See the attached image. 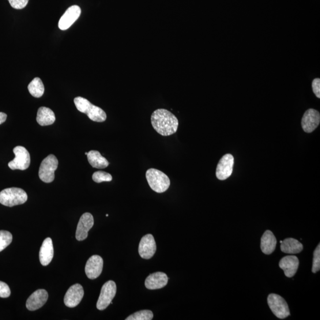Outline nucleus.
<instances>
[{
  "instance_id": "nucleus-18",
  "label": "nucleus",
  "mask_w": 320,
  "mask_h": 320,
  "mask_svg": "<svg viewBox=\"0 0 320 320\" xmlns=\"http://www.w3.org/2000/svg\"><path fill=\"white\" fill-rule=\"evenodd\" d=\"M168 280L166 274L160 272L154 273L146 278L145 287L151 290L163 288L167 285Z\"/></svg>"
},
{
  "instance_id": "nucleus-12",
  "label": "nucleus",
  "mask_w": 320,
  "mask_h": 320,
  "mask_svg": "<svg viewBox=\"0 0 320 320\" xmlns=\"http://www.w3.org/2000/svg\"><path fill=\"white\" fill-rule=\"evenodd\" d=\"M81 13L80 7L76 5L70 7L60 18L58 23L59 28L62 31H66L70 28L80 17Z\"/></svg>"
},
{
  "instance_id": "nucleus-21",
  "label": "nucleus",
  "mask_w": 320,
  "mask_h": 320,
  "mask_svg": "<svg viewBox=\"0 0 320 320\" xmlns=\"http://www.w3.org/2000/svg\"><path fill=\"white\" fill-rule=\"evenodd\" d=\"M55 115L50 108L40 107L37 111L36 120L40 126L51 125L55 121Z\"/></svg>"
},
{
  "instance_id": "nucleus-32",
  "label": "nucleus",
  "mask_w": 320,
  "mask_h": 320,
  "mask_svg": "<svg viewBox=\"0 0 320 320\" xmlns=\"http://www.w3.org/2000/svg\"><path fill=\"white\" fill-rule=\"evenodd\" d=\"M7 115L3 112H0V125L5 122L7 119Z\"/></svg>"
},
{
  "instance_id": "nucleus-30",
  "label": "nucleus",
  "mask_w": 320,
  "mask_h": 320,
  "mask_svg": "<svg viewBox=\"0 0 320 320\" xmlns=\"http://www.w3.org/2000/svg\"><path fill=\"white\" fill-rule=\"evenodd\" d=\"M10 294V289L8 285L0 281V297L3 298H8Z\"/></svg>"
},
{
  "instance_id": "nucleus-22",
  "label": "nucleus",
  "mask_w": 320,
  "mask_h": 320,
  "mask_svg": "<svg viewBox=\"0 0 320 320\" xmlns=\"http://www.w3.org/2000/svg\"><path fill=\"white\" fill-rule=\"evenodd\" d=\"M282 252L287 254H298L303 250V245L299 241L289 238L282 241L281 245Z\"/></svg>"
},
{
  "instance_id": "nucleus-9",
  "label": "nucleus",
  "mask_w": 320,
  "mask_h": 320,
  "mask_svg": "<svg viewBox=\"0 0 320 320\" xmlns=\"http://www.w3.org/2000/svg\"><path fill=\"white\" fill-rule=\"evenodd\" d=\"M234 159L231 154H225L218 163L217 170V178L220 180H225L231 176L234 166Z\"/></svg>"
},
{
  "instance_id": "nucleus-1",
  "label": "nucleus",
  "mask_w": 320,
  "mask_h": 320,
  "mask_svg": "<svg viewBox=\"0 0 320 320\" xmlns=\"http://www.w3.org/2000/svg\"><path fill=\"white\" fill-rule=\"evenodd\" d=\"M151 120L154 129L162 136H170L178 131V118L166 109H159L154 111Z\"/></svg>"
},
{
  "instance_id": "nucleus-14",
  "label": "nucleus",
  "mask_w": 320,
  "mask_h": 320,
  "mask_svg": "<svg viewBox=\"0 0 320 320\" xmlns=\"http://www.w3.org/2000/svg\"><path fill=\"white\" fill-rule=\"evenodd\" d=\"M319 122V113L315 109H310L305 112L301 125L306 133H311L318 127Z\"/></svg>"
},
{
  "instance_id": "nucleus-13",
  "label": "nucleus",
  "mask_w": 320,
  "mask_h": 320,
  "mask_svg": "<svg viewBox=\"0 0 320 320\" xmlns=\"http://www.w3.org/2000/svg\"><path fill=\"white\" fill-rule=\"evenodd\" d=\"M156 250V243L152 234H149L142 237L138 248L139 254L142 258H152Z\"/></svg>"
},
{
  "instance_id": "nucleus-7",
  "label": "nucleus",
  "mask_w": 320,
  "mask_h": 320,
  "mask_svg": "<svg viewBox=\"0 0 320 320\" xmlns=\"http://www.w3.org/2000/svg\"><path fill=\"white\" fill-rule=\"evenodd\" d=\"M267 303L270 310L278 318L284 319L290 315L288 305L282 296L272 293L267 298Z\"/></svg>"
},
{
  "instance_id": "nucleus-29",
  "label": "nucleus",
  "mask_w": 320,
  "mask_h": 320,
  "mask_svg": "<svg viewBox=\"0 0 320 320\" xmlns=\"http://www.w3.org/2000/svg\"><path fill=\"white\" fill-rule=\"evenodd\" d=\"M9 2L13 8L20 10L28 5L29 0H9Z\"/></svg>"
},
{
  "instance_id": "nucleus-4",
  "label": "nucleus",
  "mask_w": 320,
  "mask_h": 320,
  "mask_svg": "<svg viewBox=\"0 0 320 320\" xmlns=\"http://www.w3.org/2000/svg\"><path fill=\"white\" fill-rule=\"evenodd\" d=\"M27 200V194L20 188H7L0 192V203L6 206L24 204Z\"/></svg>"
},
{
  "instance_id": "nucleus-23",
  "label": "nucleus",
  "mask_w": 320,
  "mask_h": 320,
  "mask_svg": "<svg viewBox=\"0 0 320 320\" xmlns=\"http://www.w3.org/2000/svg\"><path fill=\"white\" fill-rule=\"evenodd\" d=\"M88 159L90 165L94 168H105L109 164L108 161L101 155L98 151L92 150L88 153Z\"/></svg>"
},
{
  "instance_id": "nucleus-16",
  "label": "nucleus",
  "mask_w": 320,
  "mask_h": 320,
  "mask_svg": "<svg viewBox=\"0 0 320 320\" xmlns=\"http://www.w3.org/2000/svg\"><path fill=\"white\" fill-rule=\"evenodd\" d=\"M48 298L46 290L38 289L34 292L26 301V306L29 311H35L43 307Z\"/></svg>"
},
{
  "instance_id": "nucleus-19",
  "label": "nucleus",
  "mask_w": 320,
  "mask_h": 320,
  "mask_svg": "<svg viewBox=\"0 0 320 320\" xmlns=\"http://www.w3.org/2000/svg\"><path fill=\"white\" fill-rule=\"evenodd\" d=\"M54 246L51 238H47L44 241L39 252V259L41 264L48 266L54 258Z\"/></svg>"
},
{
  "instance_id": "nucleus-6",
  "label": "nucleus",
  "mask_w": 320,
  "mask_h": 320,
  "mask_svg": "<svg viewBox=\"0 0 320 320\" xmlns=\"http://www.w3.org/2000/svg\"><path fill=\"white\" fill-rule=\"evenodd\" d=\"M15 159L9 162L8 165L11 170H25L31 164V156L28 151L22 146H17L13 149Z\"/></svg>"
},
{
  "instance_id": "nucleus-2",
  "label": "nucleus",
  "mask_w": 320,
  "mask_h": 320,
  "mask_svg": "<svg viewBox=\"0 0 320 320\" xmlns=\"http://www.w3.org/2000/svg\"><path fill=\"white\" fill-rule=\"evenodd\" d=\"M74 103L77 110L88 116L90 119L94 122H103L106 120V113L99 107L90 102L83 97H77L74 99Z\"/></svg>"
},
{
  "instance_id": "nucleus-34",
  "label": "nucleus",
  "mask_w": 320,
  "mask_h": 320,
  "mask_svg": "<svg viewBox=\"0 0 320 320\" xmlns=\"http://www.w3.org/2000/svg\"><path fill=\"white\" fill-rule=\"evenodd\" d=\"M106 217H108V216H109V215H108V214H106Z\"/></svg>"
},
{
  "instance_id": "nucleus-27",
  "label": "nucleus",
  "mask_w": 320,
  "mask_h": 320,
  "mask_svg": "<svg viewBox=\"0 0 320 320\" xmlns=\"http://www.w3.org/2000/svg\"><path fill=\"white\" fill-rule=\"evenodd\" d=\"M92 179L94 182L100 183L103 182H111L112 176L108 173L98 171L93 173Z\"/></svg>"
},
{
  "instance_id": "nucleus-31",
  "label": "nucleus",
  "mask_w": 320,
  "mask_h": 320,
  "mask_svg": "<svg viewBox=\"0 0 320 320\" xmlns=\"http://www.w3.org/2000/svg\"><path fill=\"white\" fill-rule=\"evenodd\" d=\"M312 91H313L315 95L319 99L320 98V79L319 78H315L312 82Z\"/></svg>"
},
{
  "instance_id": "nucleus-5",
  "label": "nucleus",
  "mask_w": 320,
  "mask_h": 320,
  "mask_svg": "<svg viewBox=\"0 0 320 320\" xmlns=\"http://www.w3.org/2000/svg\"><path fill=\"white\" fill-rule=\"evenodd\" d=\"M58 166V161L56 157L50 154L41 163L39 176L42 181L50 183L54 181L55 179V172Z\"/></svg>"
},
{
  "instance_id": "nucleus-28",
  "label": "nucleus",
  "mask_w": 320,
  "mask_h": 320,
  "mask_svg": "<svg viewBox=\"0 0 320 320\" xmlns=\"http://www.w3.org/2000/svg\"><path fill=\"white\" fill-rule=\"evenodd\" d=\"M320 269V245L316 248L314 252L313 263H312V272L315 273Z\"/></svg>"
},
{
  "instance_id": "nucleus-24",
  "label": "nucleus",
  "mask_w": 320,
  "mask_h": 320,
  "mask_svg": "<svg viewBox=\"0 0 320 320\" xmlns=\"http://www.w3.org/2000/svg\"><path fill=\"white\" fill-rule=\"evenodd\" d=\"M28 90L31 95L33 97L39 98L44 95L45 88L42 81L40 78L36 77L30 82Z\"/></svg>"
},
{
  "instance_id": "nucleus-8",
  "label": "nucleus",
  "mask_w": 320,
  "mask_h": 320,
  "mask_svg": "<svg viewBox=\"0 0 320 320\" xmlns=\"http://www.w3.org/2000/svg\"><path fill=\"white\" fill-rule=\"evenodd\" d=\"M116 285L113 281H109L105 283L101 288L99 300L97 303L98 310L102 311L112 303L116 295Z\"/></svg>"
},
{
  "instance_id": "nucleus-17",
  "label": "nucleus",
  "mask_w": 320,
  "mask_h": 320,
  "mask_svg": "<svg viewBox=\"0 0 320 320\" xmlns=\"http://www.w3.org/2000/svg\"><path fill=\"white\" fill-rule=\"evenodd\" d=\"M299 260L295 255H287L280 262V267L284 270L285 276L292 278L295 275L299 267Z\"/></svg>"
},
{
  "instance_id": "nucleus-10",
  "label": "nucleus",
  "mask_w": 320,
  "mask_h": 320,
  "mask_svg": "<svg viewBox=\"0 0 320 320\" xmlns=\"http://www.w3.org/2000/svg\"><path fill=\"white\" fill-rule=\"evenodd\" d=\"M84 296V289L80 284H75L68 290L63 301L66 306L69 308L77 307Z\"/></svg>"
},
{
  "instance_id": "nucleus-25",
  "label": "nucleus",
  "mask_w": 320,
  "mask_h": 320,
  "mask_svg": "<svg viewBox=\"0 0 320 320\" xmlns=\"http://www.w3.org/2000/svg\"><path fill=\"white\" fill-rule=\"evenodd\" d=\"M153 316L152 311L142 310L130 315L126 318V320H152Z\"/></svg>"
},
{
  "instance_id": "nucleus-33",
  "label": "nucleus",
  "mask_w": 320,
  "mask_h": 320,
  "mask_svg": "<svg viewBox=\"0 0 320 320\" xmlns=\"http://www.w3.org/2000/svg\"><path fill=\"white\" fill-rule=\"evenodd\" d=\"M85 154H86V155H88V153H87V152H86V153H85Z\"/></svg>"
},
{
  "instance_id": "nucleus-11",
  "label": "nucleus",
  "mask_w": 320,
  "mask_h": 320,
  "mask_svg": "<svg viewBox=\"0 0 320 320\" xmlns=\"http://www.w3.org/2000/svg\"><path fill=\"white\" fill-rule=\"evenodd\" d=\"M103 260L100 255H94L87 262L85 272L90 280H95L102 272Z\"/></svg>"
},
{
  "instance_id": "nucleus-20",
  "label": "nucleus",
  "mask_w": 320,
  "mask_h": 320,
  "mask_svg": "<svg viewBox=\"0 0 320 320\" xmlns=\"http://www.w3.org/2000/svg\"><path fill=\"white\" fill-rule=\"evenodd\" d=\"M277 241L272 231L267 230L261 239V250L265 254H270L275 250Z\"/></svg>"
},
{
  "instance_id": "nucleus-3",
  "label": "nucleus",
  "mask_w": 320,
  "mask_h": 320,
  "mask_svg": "<svg viewBox=\"0 0 320 320\" xmlns=\"http://www.w3.org/2000/svg\"><path fill=\"white\" fill-rule=\"evenodd\" d=\"M145 176L151 189L157 193H164L170 186V180L168 177L157 169H148Z\"/></svg>"
},
{
  "instance_id": "nucleus-15",
  "label": "nucleus",
  "mask_w": 320,
  "mask_h": 320,
  "mask_svg": "<svg viewBox=\"0 0 320 320\" xmlns=\"http://www.w3.org/2000/svg\"><path fill=\"white\" fill-rule=\"evenodd\" d=\"M94 225V218L91 214L86 212L81 217L77 225L75 237L78 241H83L88 237V232Z\"/></svg>"
},
{
  "instance_id": "nucleus-26",
  "label": "nucleus",
  "mask_w": 320,
  "mask_h": 320,
  "mask_svg": "<svg viewBox=\"0 0 320 320\" xmlns=\"http://www.w3.org/2000/svg\"><path fill=\"white\" fill-rule=\"evenodd\" d=\"M12 234L9 231H0V252L5 250L12 242Z\"/></svg>"
}]
</instances>
